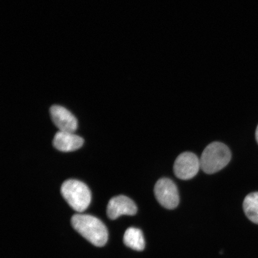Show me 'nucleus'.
<instances>
[{
  "label": "nucleus",
  "instance_id": "f257e3e1",
  "mask_svg": "<svg viewBox=\"0 0 258 258\" xmlns=\"http://www.w3.org/2000/svg\"><path fill=\"white\" fill-rule=\"evenodd\" d=\"M72 224L79 234L96 246H104L108 241L107 228L100 219L93 216L74 215Z\"/></svg>",
  "mask_w": 258,
  "mask_h": 258
},
{
  "label": "nucleus",
  "instance_id": "f03ea898",
  "mask_svg": "<svg viewBox=\"0 0 258 258\" xmlns=\"http://www.w3.org/2000/svg\"><path fill=\"white\" fill-rule=\"evenodd\" d=\"M231 158V151L227 145L215 142L203 151L200 159L201 169L206 173H217L230 163Z\"/></svg>",
  "mask_w": 258,
  "mask_h": 258
},
{
  "label": "nucleus",
  "instance_id": "7ed1b4c3",
  "mask_svg": "<svg viewBox=\"0 0 258 258\" xmlns=\"http://www.w3.org/2000/svg\"><path fill=\"white\" fill-rule=\"evenodd\" d=\"M60 191L64 199L75 211H85L91 202V192L88 186L78 180H66L61 186Z\"/></svg>",
  "mask_w": 258,
  "mask_h": 258
},
{
  "label": "nucleus",
  "instance_id": "20e7f679",
  "mask_svg": "<svg viewBox=\"0 0 258 258\" xmlns=\"http://www.w3.org/2000/svg\"><path fill=\"white\" fill-rule=\"evenodd\" d=\"M155 196L158 202L167 209H173L179 203L178 191L175 183L168 178L158 180L154 186Z\"/></svg>",
  "mask_w": 258,
  "mask_h": 258
},
{
  "label": "nucleus",
  "instance_id": "39448f33",
  "mask_svg": "<svg viewBox=\"0 0 258 258\" xmlns=\"http://www.w3.org/2000/svg\"><path fill=\"white\" fill-rule=\"evenodd\" d=\"M201 167V161L196 154L185 152L180 154L174 163L175 175L180 179H191L198 173Z\"/></svg>",
  "mask_w": 258,
  "mask_h": 258
},
{
  "label": "nucleus",
  "instance_id": "423d86ee",
  "mask_svg": "<svg viewBox=\"0 0 258 258\" xmlns=\"http://www.w3.org/2000/svg\"><path fill=\"white\" fill-rule=\"evenodd\" d=\"M137 211V206L134 202L124 196H118L112 198L106 209L108 218L113 220L122 215H135Z\"/></svg>",
  "mask_w": 258,
  "mask_h": 258
},
{
  "label": "nucleus",
  "instance_id": "0eeeda50",
  "mask_svg": "<svg viewBox=\"0 0 258 258\" xmlns=\"http://www.w3.org/2000/svg\"><path fill=\"white\" fill-rule=\"evenodd\" d=\"M50 116L54 124L59 131L74 133L78 126L77 118L72 112L59 105H54L50 109Z\"/></svg>",
  "mask_w": 258,
  "mask_h": 258
},
{
  "label": "nucleus",
  "instance_id": "6e6552de",
  "mask_svg": "<svg viewBox=\"0 0 258 258\" xmlns=\"http://www.w3.org/2000/svg\"><path fill=\"white\" fill-rule=\"evenodd\" d=\"M84 140L82 137L71 132L59 131L54 135L53 144L57 150L69 152L79 149Z\"/></svg>",
  "mask_w": 258,
  "mask_h": 258
},
{
  "label": "nucleus",
  "instance_id": "1a4fd4ad",
  "mask_svg": "<svg viewBox=\"0 0 258 258\" xmlns=\"http://www.w3.org/2000/svg\"><path fill=\"white\" fill-rule=\"evenodd\" d=\"M123 241L125 246L132 249L142 251L145 249V238L140 229L128 228L124 234Z\"/></svg>",
  "mask_w": 258,
  "mask_h": 258
},
{
  "label": "nucleus",
  "instance_id": "9d476101",
  "mask_svg": "<svg viewBox=\"0 0 258 258\" xmlns=\"http://www.w3.org/2000/svg\"><path fill=\"white\" fill-rule=\"evenodd\" d=\"M243 207L247 218L258 224V192L248 195L244 200Z\"/></svg>",
  "mask_w": 258,
  "mask_h": 258
},
{
  "label": "nucleus",
  "instance_id": "9b49d317",
  "mask_svg": "<svg viewBox=\"0 0 258 258\" xmlns=\"http://www.w3.org/2000/svg\"><path fill=\"white\" fill-rule=\"evenodd\" d=\"M255 137H256V140L258 144V125H257V126L256 128V130Z\"/></svg>",
  "mask_w": 258,
  "mask_h": 258
}]
</instances>
